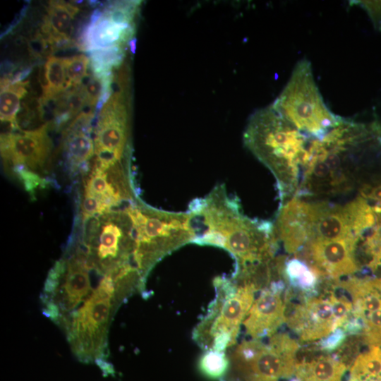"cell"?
Segmentation results:
<instances>
[{
  "instance_id": "cell-1",
  "label": "cell",
  "mask_w": 381,
  "mask_h": 381,
  "mask_svg": "<svg viewBox=\"0 0 381 381\" xmlns=\"http://www.w3.org/2000/svg\"><path fill=\"white\" fill-rule=\"evenodd\" d=\"M201 224L193 243L227 250L236 268L267 262L278 247L272 224L248 218L241 212L238 200L231 198L224 184H218L205 197L193 201L189 210Z\"/></svg>"
},
{
  "instance_id": "cell-2",
  "label": "cell",
  "mask_w": 381,
  "mask_h": 381,
  "mask_svg": "<svg viewBox=\"0 0 381 381\" xmlns=\"http://www.w3.org/2000/svg\"><path fill=\"white\" fill-rule=\"evenodd\" d=\"M311 140L271 105L248 119L243 143L274 176L281 202L293 198L298 188Z\"/></svg>"
},
{
  "instance_id": "cell-3",
  "label": "cell",
  "mask_w": 381,
  "mask_h": 381,
  "mask_svg": "<svg viewBox=\"0 0 381 381\" xmlns=\"http://www.w3.org/2000/svg\"><path fill=\"white\" fill-rule=\"evenodd\" d=\"M135 236L133 263L145 282L150 270L163 258L197 236L194 215L153 208L134 200L125 207Z\"/></svg>"
},
{
  "instance_id": "cell-4",
  "label": "cell",
  "mask_w": 381,
  "mask_h": 381,
  "mask_svg": "<svg viewBox=\"0 0 381 381\" xmlns=\"http://www.w3.org/2000/svg\"><path fill=\"white\" fill-rule=\"evenodd\" d=\"M213 284L215 298L195 327L193 339L204 351H226L236 344L257 290L231 277H217Z\"/></svg>"
},
{
  "instance_id": "cell-5",
  "label": "cell",
  "mask_w": 381,
  "mask_h": 381,
  "mask_svg": "<svg viewBox=\"0 0 381 381\" xmlns=\"http://www.w3.org/2000/svg\"><path fill=\"white\" fill-rule=\"evenodd\" d=\"M271 107L311 139H321L341 119L325 103L315 81L311 64L306 59L295 66L286 85Z\"/></svg>"
},
{
  "instance_id": "cell-6",
  "label": "cell",
  "mask_w": 381,
  "mask_h": 381,
  "mask_svg": "<svg viewBox=\"0 0 381 381\" xmlns=\"http://www.w3.org/2000/svg\"><path fill=\"white\" fill-rule=\"evenodd\" d=\"M229 349V369L237 378L232 381H280L296 375L299 344L286 333L276 332L267 342L244 340Z\"/></svg>"
},
{
  "instance_id": "cell-7",
  "label": "cell",
  "mask_w": 381,
  "mask_h": 381,
  "mask_svg": "<svg viewBox=\"0 0 381 381\" xmlns=\"http://www.w3.org/2000/svg\"><path fill=\"white\" fill-rule=\"evenodd\" d=\"M129 166L96 157L85 181L81 201L83 218L102 215L123 202L134 200Z\"/></svg>"
},
{
  "instance_id": "cell-8",
  "label": "cell",
  "mask_w": 381,
  "mask_h": 381,
  "mask_svg": "<svg viewBox=\"0 0 381 381\" xmlns=\"http://www.w3.org/2000/svg\"><path fill=\"white\" fill-rule=\"evenodd\" d=\"M353 315V304L346 295L334 292L311 296L286 315V322L301 341H315L329 336Z\"/></svg>"
},
{
  "instance_id": "cell-9",
  "label": "cell",
  "mask_w": 381,
  "mask_h": 381,
  "mask_svg": "<svg viewBox=\"0 0 381 381\" xmlns=\"http://www.w3.org/2000/svg\"><path fill=\"white\" fill-rule=\"evenodd\" d=\"M96 115L93 128L96 157L111 162L129 157V115L123 93H112Z\"/></svg>"
},
{
  "instance_id": "cell-10",
  "label": "cell",
  "mask_w": 381,
  "mask_h": 381,
  "mask_svg": "<svg viewBox=\"0 0 381 381\" xmlns=\"http://www.w3.org/2000/svg\"><path fill=\"white\" fill-rule=\"evenodd\" d=\"M357 241L353 238L313 239L295 256L305 260L318 277L337 282L360 270L356 257Z\"/></svg>"
},
{
  "instance_id": "cell-11",
  "label": "cell",
  "mask_w": 381,
  "mask_h": 381,
  "mask_svg": "<svg viewBox=\"0 0 381 381\" xmlns=\"http://www.w3.org/2000/svg\"><path fill=\"white\" fill-rule=\"evenodd\" d=\"M49 124L33 131L1 133V155L4 162L13 167L23 166L33 172L42 169L52 146L47 133Z\"/></svg>"
},
{
  "instance_id": "cell-12",
  "label": "cell",
  "mask_w": 381,
  "mask_h": 381,
  "mask_svg": "<svg viewBox=\"0 0 381 381\" xmlns=\"http://www.w3.org/2000/svg\"><path fill=\"white\" fill-rule=\"evenodd\" d=\"M284 280L273 282L260 291L243 322L245 332L252 339L274 334L286 322V302L283 296Z\"/></svg>"
},
{
  "instance_id": "cell-13",
  "label": "cell",
  "mask_w": 381,
  "mask_h": 381,
  "mask_svg": "<svg viewBox=\"0 0 381 381\" xmlns=\"http://www.w3.org/2000/svg\"><path fill=\"white\" fill-rule=\"evenodd\" d=\"M273 226L286 252L296 255L310 240V201L293 197L282 202Z\"/></svg>"
},
{
  "instance_id": "cell-14",
  "label": "cell",
  "mask_w": 381,
  "mask_h": 381,
  "mask_svg": "<svg viewBox=\"0 0 381 381\" xmlns=\"http://www.w3.org/2000/svg\"><path fill=\"white\" fill-rule=\"evenodd\" d=\"M134 24L114 23L103 16L101 10L95 9L89 22L80 31L76 45L87 52L115 45L131 47L134 50Z\"/></svg>"
},
{
  "instance_id": "cell-15",
  "label": "cell",
  "mask_w": 381,
  "mask_h": 381,
  "mask_svg": "<svg viewBox=\"0 0 381 381\" xmlns=\"http://www.w3.org/2000/svg\"><path fill=\"white\" fill-rule=\"evenodd\" d=\"M79 8L62 1H50L44 17L41 32L52 47H66L71 43L73 21Z\"/></svg>"
},
{
  "instance_id": "cell-16",
  "label": "cell",
  "mask_w": 381,
  "mask_h": 381,
  "mask_svg": "<svg viewBox=\"0 0 381 381\" xmlns=\"http://www.w3.org/2000/svg\"><path fill=\"white\" fill-rule=\"evenodd\" d=\"M347 370L337 356L320 355L298 362L295 376L301 381H341Z\"/></svg>"
},
{
  "instance_id": "cell-17",
  "label": "cell",
  "mask_w": 381,
  "mask_h": 381,
  "mask_svg": "<svg viewBox=\"0 0 381 381\" xmlns=\"http://www.w3.org/2000/svg\"><path fill=\"white\" fill-rule=\"evenodd\" d=\"M91 133L68 128L65 131L64 145L69 168L75 171L87 164L95 153Z\"/></svg>"
},
{
  "instance_id": "cell-18",
  "label": "cell",
  "mask_w": 381,
  "mask_h": 381,
  "mask_svg": "<svg viewBox=\"0 0 381 381\" xmlns=\"http://www.w3.org/2000/svg\"><path fill=\"white\" fill-rule=\"evenodd\" d=\"M29 81L9 83L1 79L0 118L3 122L9 123L11 128L16 129V117L20 109V102L26 94Z\"/></svg>"
},
{
  "instance_id": "cell-19",
  "label": "cell",
  "mask_w": 381,
  "mask_h": 381,
  "mask_svg": "<svg viewBox=\"0 0 381 381\" xmlns=\"http://www.w3.org/2000/svg\"><path fill=\"white\" fill-rule=\"evenodd\" d=\"M356 357L349 381H381V346H368Z\"/></svg>"
},
{
  "instance_id": "cell-20",
  "label": "cell",
  "mask_w": 381,
  "mask_h": 381,
  "mask_svg": "<svg viewBox=\"0 0 381 381\" xmlns=\"http://www.w3.org/2000/svg\"><path fill=\"white\" fill-rule=\"evenodd\" d=\"M112 73H93L83 83L86 105L95 110L96 114L109 99L111 93Z\"/></svg>"
},
{
  "instance_id": "cell-21",
  "label": "cell",
  "mask_w": 381,
  "mask_h": 381,
  "mask_svg": "<svg viewBox=\"0 0 381 381\" xmlns=\"http://www.w3.org/2000/svg\"><path fill=\"white\" fill-rule=\"evenodd\" d=\"M42 99H49L67 88L65 58L49 56L44 64Z\"/></svg>"
},
{
  "instance_id": "cell-22",
  "label": "cell",
  "mask_w": 381,
  "mask_h": 381,
  "mask_svg": "<svg viewBox=\"0 0 381 381\" xmlns=\"http://www.w3.org/2000/svg\"><path fill=\"white\" fill-rule=\"evenodd\" d=\"M126 48V46L115 45L88 52L92 72H110L113 67L121 65L125 56Z\"/></svg>"
},
{
  "instance_id": "cell-23",
  "label": "cell",
  "mask_w": 381,
  "mask_h": 381,
  "mask_svg": "<svg viewBox=\"0 0 381 381\" xmlns=\"http://www.w3.org/2000/svg\"><path fill=\"white\" fill-rule=\"evenodd\" d=\"M198 367L207 377L218 380L224 377L229 370V359L226 351L208 350L201 356Z\"/></svg>"
},
{
  "instance_id": "cell-24",
  "label": "cell",
  "mask_w": 381,
  "mask_h": 381,
  "mask_svg": "<svg viewBox=\"0 0 381 381\" xmlns=\"http://www.w3.org/2000/svg\"><path fill=\"white\" fill-rule=\"evenodd\" d=\"M316 273L299 258L285 261L284 279L303 289H310L315 285Z\"/></svg>"
},
{
  "instance_id": "cell-25",
  "label": "cell",
  "mask_w": 381,
  "mask_h": 381,
  "mask_svg": "<svg viewBox=\"0 0 381 381\" xmlns=\"http://www.w3.org/2000/svg\"><path fill=\"white\" fill-rule=\"evenodd\" d=\"M90 60L85 54H77L65 58L67 88L83 84L87 78Z\"/></svg>"
},
{
  "instance_id": "cell-26",
  "label": "cell",
  "mask_w": 381,
  "mask_h": 381,
  "mask_svg": "<svg viewBox=\"0 0 381 381\" xmlns=\"http://www.w3.org/2000/svg\"><path fill=\"white\" fill-rule=\"evenodd\" d=\"M13 171L25 185V190L32 193L35 189L43 183L39 175L23 166L13 167Z\"/></svg>"
},
{
  "instance_id": "cell-27",
  "label": "cell",
  "mask_w": 381,
  "mask_h": 381,
  "mask_svg": "<svg viewBox=\"0 0 381 381\" xmlns=\"http://www.w3.org/2000/svg\"><path fill=\"white\" fill-rule=\"evenodd\" d=\"M365 8L370 16L375 27L381 30V1H354Z\"/></svg>"
},
{
  "instance_id": "cell-28",
  "label": "cell",
  "mask_w": 381,
  "mask_h": 381,
  "mask_svg": "<svg viewBox=\"0 0 381 381\" xmlns=\"http://www.w3.org/2000/svg\"><path fill=\"white\" fill-rule=\"evenodd\" d=\"M35 37L29 42V49L32 55L36 57L46 54L49 49H52L46 38L42 32H37Z\"/></svg>"
}]
</instances>
